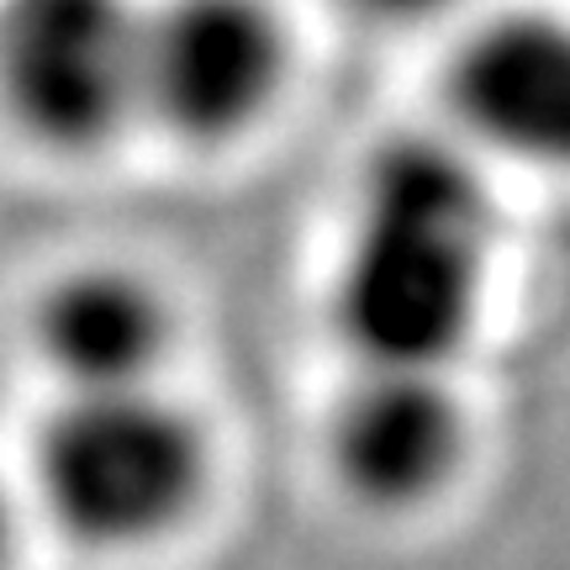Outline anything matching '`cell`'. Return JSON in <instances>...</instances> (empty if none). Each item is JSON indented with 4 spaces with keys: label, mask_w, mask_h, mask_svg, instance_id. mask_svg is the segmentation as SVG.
<instances>
[{
    "label": "cell",
    "mask_w": 570,
    "mask_h": 570,
    "mask_svg": "<svg viewBox=\"0 0 570 570\" xmlns=\"http://www.w3.org/2000/svg\"><path fill=\"white\" fill-rule=\"evenodd\" d=\"M475 417L460 370L354 365L323 423V460L365 512H417L470 465Z\"/></svg>",
    "instance_id": "8992f818"
},
{
    "label": "cell",
    "mask_w": 570,
    "mask_h": 570,
    "mask_svg": "<svg viewBox=\"0 0 570 570\" xmlns=\"http://www.w3.org/2000/svg\"><path fill=\"white\" fill-rule=\"evenodd\" d=\"M11 544H17V497H11L6 475H0V566L11 560Z\"/></svg>",
    "instance_id": "9c48e42d"
},
{
    "label": "cell",
    "mask_w": 570,
    "mask_h": 570,
    "mask_svg": "<svg viewBox=\"0 0 570 570\" xmlns=\"http://www.w3.org/2000/svg\"><path fill=\"white\" fill-rule=\"evenodd\" d=\"M338 6L354 21L381 27V32H428V27H444V21L465 27L475 17L470 0H338Z\"/></svg>",
    "instance_id": "ba28073f"
},
{
    "label": "cell",
    "mask_w": 570,
    "mask_h": 570,
    "mask_svg": "<svg viewBox=\"0 0 570 570\" xmlns=\"http://www.w3.org/2000/svg\"><path fill=\"white\" fill-rule=\"evenodd\" d=\"M502 259L497 175L460 138L402 132L354 175L327 317L354 365L460 370Z\"/></svg>",
    "instance_id": "6da1fadb"
},
{
    "label": "cell",
    "mask_w": 570,
    "mask_h": 570,
    "mask_svg": "<svg viewBox=\"0 0 570 570\" xmlns=\"http://www.w3.org/2000/svg\"><path fill=\"white\" fill-rule=\"evenodd\" d=\"M296 69L281 0H148L142 122L185 148H233L275 117Z\"/></svg>",
    "instance_id": "277c9868"
},
{
    "label": "cell",
    "mask_w": 570,
    "mask_h": 570,
    "mask_svg": "<svg viewBox=\"0 0 570 570\" xmlns=\"http://www.w3.org/2000/svg\"><path fill=\"white\" fill-rule=\"evenodd\" d=\"M444 111L491 175L570 185V0L475 11L449 42Z\"/></svg>",
    "instance_id": "5b68a950"
},
{
    "label": "cell",
    "mask_w": 570,
    "mask_h": 570,
    "mask_svg": "<svg viewBox=\"0 0 570 570\" xmlns=\"http://www.w3.org/2000/svg\"><path fill=\"white\" fill-rule=\"evenodd\" d=\"M32 348L63 396L159 386L175 312L142 269L96 259L53 275L32 302Z\"/></svg>",
    "instance_id": "52a82bcc"
},
{
    "label": "cell",
    "mask_w": 570,
    "mask_h": 570,
    "mask_svg": "<svg viewBox=\"0 0 570 570\" xmlns=\"http://www.w3.org/2000/svg\"><path fill=\"white\" fill-rule=\"evenodd\" d=\"M212 433L159 386L63 396L32 449V491L53 529L101 554L148 550L202 508Z\"/></svg>",
    "instance_id": "7a4b0ae2"
},
{
    "label": "cell",
    "mask_w": 570,
    "mask_h": 570,
    "mask_svg": "<svg viewBox=\"0 0 570 570\" xmlns=\"http://www.w3.org/2000/svg\"><path fill=\"white\" fill-rule=\"evenodd\" d=\"M148 0H0V111L53 154H96L142 122Z\"/></svg>",
    "instance_id": "3957f363"
}]
</instances>
